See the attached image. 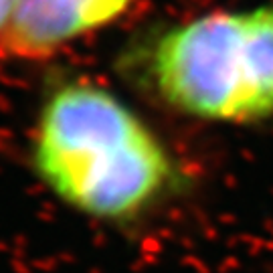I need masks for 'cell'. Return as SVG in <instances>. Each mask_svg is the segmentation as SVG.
Here are the masks:
<instances>
[{"mask_svg":"<svg viewBox=\"0 0 273 273\" xmlns=\"http://www.w3.org/2000/svg\"><path fill=\"white\" fill-rule=\"evenodd\" d=\"M34 166L61 201L103 221L138 217L172 176L164 146L146 123L91 83H69L47 99Z\"/></svg>","mask_w":273,"mask_h":273,"instance_id":"obj_1","label":"cell"},{"mask_svg":"<svg viewBox=\"0 0 273 273\" xmlns=\"http://www.w3.org/2000/svg\"><path fill=\"white\" fill-rule=\"evenodd\" d=\"M152 79L182 114L255 121L273 114V4L213 12L168 31L152 51Z\"/></svg>","mask_w":273,"mask_h":273,"instance_id":"obj_2","label":"cell"},{"mask_svg":"<svg viewBox=\"0 0 273 273\" xmlns=\"http://www.w3.org/2000/svg\"><path fill=\"white\" fill-rule=\"evenodd\" d=\"M132 0H17L0 55L6 59H45L77 36L118 18Z\"/></svg>","mask_w":273,"mask_h":273,"instance_id":"obj_3","label":"cell"},{"mask_svg":"<svg viewBox=\"0 0 273 273\" xmlns=\"http://www.w3.org/2000/svg\"><path fill=\"white\" fill-rule=\"evenodd\" d=\"M17 0H0V33L6 29V24L12 17V10H15Z\"/></svg>","mask_w":273,"mask_h":273,"instance_id":"obj_4","label":"cell"}]
</instances>
